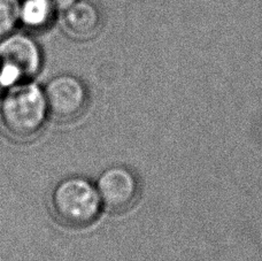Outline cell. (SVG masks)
Returning a JSON list of instances; mask_svg holds the SVG:
<instances>
[{"label":"cell","mask_w":262,"mask_h":261,"mask_svg":"<svg viewBox=\"0 0 262 261\" xmlns=\"http://www.w3.org/2000/svg\"><path fill=\"white\" fill-rule=\"evenodd\" d=\"M49 118L44 88L34 80L8 86L0 97V122L13 137H35Z\"/></svg>","instance_id":"obj_1"},{"label":"cell","mask_w":262,"mask_h":261,"mask_svg":"<svg viewBox=\"0 0 262 261\" xmlns=\"http://www.w3.org/2000/svg\"><path fill=\"white\" fill-rule=\"evenodd\" d=\"M51 206L60 222L73 228L92 225L104 209L95 182L78 175L64 177L55 184Z\"/></svg>","instance_id":"obj_2"},{"label":"cell","mask_w":262,"mask_h":261,"mask_svg":"<svg viewBox=\"0 0 262 261\" xmlns=\"http://www.w3.org/2000/svg\"><path fill=\"white\" fill-rule=\"evenodd\" d=\"M43 64V51L27 31L14 30L0 39V86L32 81Z\"/></svg>","instance_id":"obj_3"},{"label":"cell","mask_w":262,"mask_h":261,"mask_svg":"<svg viewBox=\"0 0 262 261\" xmlns=\"http://www.w3.org/2000/svg\"><path fill=\"white\" fill-rule=\"evenodd\" d=\"M44 93L50 116L58 122H72L78 119L90 101V92L84 81L68 73L49 80Z\"/></svg>","instance_id":"obj_4"},{"label":"cell","mask_w":262,"mask_h":261,"mask_svg":"<svg viewBox=\"0 0 262 261\" xmlns=\"http://www.w3.org/2000/svg\"><path fill=\"white\" fill-rule=\"evenodd\" d=\"M102 206L111 212L121 213L133 207L140 191L137 175L123 165H112L101 171L95 182Z\"/></svg>","instance_id":"obj_5"},{"label":"cell","mask_w":262,"mask_h":261,"mask_svg":"<svg viewBox=\"0 0 262 261\" xmlns=\"http://www.w3.org/2000/svg\"><path fill=\"white\" fill-rule=\"evenodd\" d=\"M64 31L77 39L95 36L100 28L101 16L98 8L88 0H76L61 13Z\"/></svg>","instance_id":"obj_6"},{"label":"cell","mask_w":262,"mask_h":261,"mask_svg":"<svg viewBox=\"0 0 262 261\" xmlns=\"http://www.w3.org/2000/svg\"><path fill=\"white\" fill-rule=\"evenodd\" d=\"M59 12L49 0H20L18 25L27 31H44L53 25Z\"/></svg>","instance_id":"obj_7"},{"label":"cell","mask_w":262,"mask_h":261,"mask_svg":"<svg viewBox=\"0 0 262 261\" xmlns=\"http://www.w3.org/2000/svg\"><path fill=\"white\" fill-rule=\"evenodd\" d=\"M20 0H0V39L15 30L18 25Z\"/></svg>","instance_id":"obj_8"},{"label":"cell","mask_w":262,"mask_h":261,"mask_svg":"<svg viewBox=\"0 0 262 261\" xmlns=\"http://www.w3.org/2000/svg\"><path fill=\"white\" fill-rule=\"evenodd\" d=\"M49 2L53 5L54 8L59 12V14H61L64 9L72 6L76 0H49Z\"/></svg>","instance_id":"obj_9"}]
</instances>
